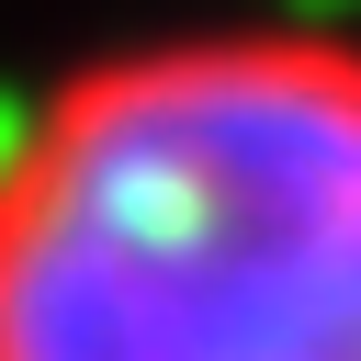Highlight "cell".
Instances as JSON below:
<instances>
[{
	"mask_svg": "<svg viewBox=\"0 0 361 361\" xmlns=\"http://www.w3.org/2000/svg\"><path fill=\"white\" fill-rule=\"evenodd\" d=\"M0 361H361V45L203 23L56 79L0 147Z\"/></svg>",
	"mask_w": 361,
	"mask_h": 361,
	"instance_id": "cell-1",
	"label": "cell"
}]
</instances>
